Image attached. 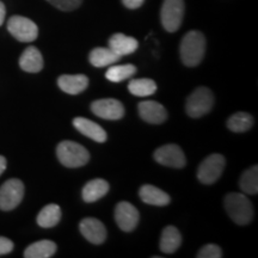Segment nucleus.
Returning a JSON list of instances; mask_svg holds the SVG:
<instances>
[{
	"label": "nucleus",
	"mask_w": 258,
	"mask_h": 258,
	"mask_svg": "<svg viewBox=\"0 0 258 258\" xmlns=\"http://www.w3.org/2000/svg\"><path fill=\"white\" fill-rule=\"evenodd\" d=\"M206 53V38L202 32L191 30L184 35L179 46L182 62L188 67L200 64Z\"/></svg>",
	"instance_id": "1"
},
{
	"label": "nucleus",
	"mask_w": 258,
	"mask_h": 258,
	"mask_svg": "<svg viewBox=\"0 0 258 258\" xmlns=\"http://www.w3.org/2000/svg\"><path fill=\"white\" fill-rule=\"evenodd\" d=\"M225 209L235 224L244 226L253 218V208L244 194L231 192L225 199Z\"/></svg>",
	"instance_id": "2"
},
{
	"label": "nucleus",
	"mask_w": 258,
	"mask_h": 258,
	"mask_svg": "<svg viewBox=\"0 0 258 258\" xmlns=\"http://www.w3.org/2000/svg\"><path fill=\"white\" fill-rule=\"evenodd\" d=\"M56 156L60 163L66 167L84 166L90 160V153L85 147L69 140L57 145Z\"/></svg>",
	"instance_id": "3"
},
{
	"label": "nucleus",
	"mask_w": 258,
	"mask_h": 258,
	"mask_svg": "<svg viewBox=\"0 0 258 258\" xmlns=\"http://www.w3.org/2000/svg\"><path fill=\"white\" fill-rule=\"evenodd\" d=\"M214 105V95L207 88H198L188 97L185 110L190 117L199 118L208 114Z\"/></svg>",
	"instance_id": "4"
},
{
	"label": "nucleus",
	"mask_w": 258,
	"mask_h": 258,
	"mask_svg": "<svg viewBox=\"0 0 258 258\" xmlns=\"http://www.w3.org/2000/svg\"><path fill=\"white\" fill-rule=\"evenodd\" d=\"M184 0H164L160 11L161 24L169 32H175L180 28L184 17Z\"/></svg>",
	"instance_id": "5"
},
{
	"label": "nucleus",
	"mask_w": 258,
	"mask_h": 258,
	"mask_svg": "<svg viewBox=\"0 0 258 258\" xmlns=\"http://www.w3.org/2000/svg\"><path fill=\"white\" fill-rule=\"evenodd\" d=\"M24 196V184L22 180L12 178L0 186V209L12 211L22 202Z\"/></svg>",
	"instance_id": "6"
},
{
	"label": "nucleus",
	"mask_w": 258,
	"mask_h": 258,
	"mask_svg": "<svg viewBox=\"0 0 258 258\" xmlns=\"http://www.w3.org/2000/svg\"><path fill=\"white\" fill-rule=\"evenodd\" d=\"M226 160L221 154H211L202 161L198 170V178L203 184H213L220 178Z\"/></svg>",
	"instance_id": "7"
},
{
	"label": "nucleus",
	"mask_w": 258,
	"mask_h": 258,
	"mask_svg": "<svg viewBox=\"0 0 258 258\" xmlns=\"http://www.w3.org/2000/svg\"><path fill=\"white\" fill-rule=\"evenodd\" d=\"M8 30L19 42H32L38 36L37 25L27 17L14 16L9 19Z\"/></svg>",
	"instance_id": "8"
},
{
	"label": "nucleus",
	"mask_w": 258,
	"mask_h": 258,
	"mask_svg": "<svg viewBox=\"0 0 258 258\" xmlns=\"http://www.w3.org/2000/svg\"><path fill=\"white\" fill-rule=\"evenodd\" d=\"M154 159L161 165L176 167V169H182L186 164L182 148L173 144L164 145V146L157 148V151L154 152Z\"/></svg>",
	"instance_id": "9"
},
{
	"label": "nucleus",
	"mask_w": 258,
	"mask_h": 258,
	"mask_svg": "<svg viewBox=\"0 0 258 258\" xmlns=\"http://www.w3.org/2000/svg\"><path fill=\"white\" fill-rule=\"evenodd\" d=\"M93 114L104 120H120L124 115L122 103L114 98H105L95 101L91 104Z\"/></svg>",
	"instance_id": "10"
},
{
	"label": "nucleus",
	"mask_w": 258,
	"mask_h": 258,
	"mask_svg": "<svg viewBox=\"0 0 258 258\" xmlns=\"http://www.w3.org/2000/svg\"><path fill=\"white\" fill-rule=\"evenodd\" d=\"M115 219L117 222L118 227L124 232H131L137 227L139 224L138 209L129 202H120L116 206L115 209Z\"/></svg>",
	"instance_id": "11"
},
{
	"label": "nucleus",
	"mask_w": 258,
	"mask_h": 258,
	"mask_svg": "<svg viewBox=\"0 0 258 258\" xmlns=\"http://www.w3.org/2000/svg\"><path fill=\"white\" fill-rule=\"evenodd\" d=\"M79 230L84 237L92 244H102L106 239L105 226L98 219H83L79 224Z\"/></svg>",
	"instance_id": "12"
},
{
	"label": "nucleus",
	"mask_w": 258,
	"mask_h": 258,
	"mask_svg": "<svg viewBox=\"0 0 258 258\" xmlns=\"http://www.w3.org/2000/svg\"><path fill=\"white\" fill-rule=\"evenodd\" d=\"M139 115L144 121L152 124L163 123L167 118V111L160 103L156 101L141 102L138 106Z\"/></svg>",
	"instance_id": "13"
},
{
	"label": "nucleus",
	"mask_w": 258,
	"mask_h": 258,
	"mask_svg": "<svg viewBox=\"0 0 258 258\" xmlns=\"http://www.w3.org/2000/svg\"><path fill=\"white\" fill-rule=\"evenodd\" d=\"M57 85L63 92L69 95H78L85 91L89 86V78L84 74H64L57 79Z\"/></svg>",
	"instance_id": "14"
},
{
	"label": "nucleus",
	"mask_w": 258,
	"mask_h": 258,
	"mask_svg": "<svg viewBox=\"0 0 258 258\" xmlns=\"http://www.w3.org/2000/svg\"><path fill=\"white\" fill-rule=\"evenodd\" d=\"M73 125L76 127V129H78L83 135L92 139L93 141H97V143H104L106 140V133L104 129L91 120H88V118L85 117H76L73 120Z\"/></svg>",
	"instance_id": "15"
},
{
	"label": "nucleus",
	"mask_w": 258,
	"mask_h": 258,
	"mask_svg": "<svg viewBox=\"0 0 258 258\" xmlns=\"http://www.w3.org/2000/svg\"><path fill=\"white\" fill-rule=\"evenodd\" d=\"M138 47L139 42L134 37L125 36L121 32L114 34L109 40V48L120 56L134 53L138 49Z\"/></svg>",
	"instance_id": "16"
},
{
	"label": "nucleus",
	"mask_w": 258,
	"mask_h": 258,
	"mask_svg": "<svg viewBox=\"0 0 258 258\" xmlns=\"http://www.w3.org/2000/svg\"><path fill=\"white\" fill-rule=\"evenodd\" d=\"M21 69L29 73H37L43 69V57L36 47H28L19 59Z\"/></svg>",
	"instance_id": "17"
},
{
	"label": "nucleus",
	"mask_w": 258,
	"mask_h": 258,
	"mask_svg": "<svg viewBox=\"0 0 258 258\" xmlns=\"http://www.w3.org/2000/svg\"><path fill=\"white\" fill-rule=\"evenodd\" d=\"M139 195H140V199L145 203H148V205L163 207V206L170 203V196L165 191L151 184H145L141 186Z\"/></svg>",
	"instance_id": "18"
},
{
	"label": "nucleus",
	"mask_w": 258,
	"mask_h": 258,
	"mask_svg": "<svg viewBox=\"0 0 258 258\" xmlns=\"http://www.w3.org/2000/svg\"><path fill=\"white\" fill-rule=\"evenodd\" d=\"M109 191V183L104 179L96 178L86 183L83 189V200L85 202L91 203L98 201Z\"/></svg>",
	"instance_id": "19"
},
{
	"label": "nucleus",
	"mask_w": 258,
	"mask_h": 258,
	"mask_svg": "<svg viewBox=\"0 0 258 258\" xmlns=\"http://www.w3.org/2000/svg\"><path fill=\"white\" fill-rule=\"evenodd\" d=\"M182 244V237L175 226H167L164 228L160 237V250L164 253H173Z\"/></svg>",
	"instance_id": "20"
},
{
	"label": "nucleus",
	"mask_w": 258,
	"mask_h": 258,
	"mask_svg": "<svg viewBox=\"0 0 258 258\" xmlns=\"http://www.w3.org/2000/svg\"><path fill=\"white\" fill-rule=\"evenodd\" d=\"M56 244L51 240H40L29 245L24 251L25 258H49L54 256Z\"/></svg>",
	"instance_id": "21"
},
{
	"label": "nucleus",
	"mask_w": 258,
	"mask_h": 258,
	"mask_svg": "<svg viewBox=\"0 0 258 258\" xmlns=\"http://www.w3.org/2000/svg\"><path fill=\"white\" fill-rule=\"evenodd\" d=\"M90 62L95 67H105L117 62L121 59L120 55L112 51L110 48H95L90 53Z\"/></svg>",
	"instance_id": "22"
},
{
	"label": "nucleus",
	"mask_w": 258,
	"mask_h": 258,
	"mask_svg": "<svg viewBox=\"0 0 258 258\" xmlns=\"http://www.w3.org/2000/svg\"><path fill=\"white\" fill-rule=\"evenodd\" d=\"M61 220V209L55 203L47 205L37 215V224L43 228L54 227Z\"/></svg>",
	"instance_id": "23"
},
{
	"label": "nucleus",
	"mask_w": 258,
	"mask_h": 258,
	"mask_svg": "<svg viewBox=\"0 0 258 258\" xmlns=\"http://www.w3.org/2000/svg\"><path fill=\"white\" fill-rule=\"evenodd\" d=\"M253 125V117L244 111L235 112L227 120V127L234 133H244Z\"/></svg>",
	"instance_id": "24"
},
{
	"label": "nucleus",
	"mask_w": 258,
	"mask_h": 258,
	"mask_svg": "<svg viewBox=\"0 0 258 258\" xmlns=\"http://www.w3.org/2000/svg\"><path fill=\"white\" fill-rule=\"evenodd\" d=\"M129 92L138 97H147L157 91V84L152 79H133L128 84Z\"/></svg>",
	"instance_id": "25"
},
{
	"label": "nucleus",
	"mask_w": 258,
	"mask_h": 258,
	"mask_svg": "<svg viewBox=\"0 0 258 258\" xmlns=\"http://www.w3.org/2000/svg\"><path fill=\"white\" fill-rule=\"evenodd\" d=\"M135 73H137V67L134 64H118V66H111L106 71L105 78L112 83H120L133 77Z\"/></svg>",
	"instance_id": "26"
},
{
	"label": "nucleus",
	"mask_w": 258,
	"mask_h": 258,
	"mask_svg": "<svg viewBox=\"0 0 258 258\" xmlns=\"http://www.w3.org/2000/svg\"><path fill=\"white\" fill-rule=\"evenodd\" d=\"M240 189L245 194L254 195L258 192V167L257 165L251 166L250 169L244 171L239 180Z\"/></svg>",
	"instance_id": "27"
},
{
	"label": "nucleus",
	"mask_w": 258,
	"mask_h": 258,
	"mask_svg": "<svg viewBox=\"0 0 258 258\" xmlns=\"http://www.w3.org/2000/svg\"><path fill=\"white\" fill-rule=\"evenodd\" d=\"M222 257V251L218 245L207 244L201 247L198 253V258H220Z\"/></svg>",
	"instance_id": "28"
},
{
	"label": "nucleus",
	"mask_w": 258,
	"mask_h": 258,
	"mask_svg": "<svg viewBox=\"0 0 258 258\" xmlns=\"http://www.w3.org/2000/svg\"><path fill=\"white\" fill-rule=\"evenodd\" d=\"M47 2L61 11H73L79 8L83 0H47Z\"/></svg>",
	"instance_id": "29"
},
{
	"label": "nucleus",
	"mask_w": 258,
	"mask_h": 258,
	"mask_svg": "<svg viewBox=\"0 0 258 258\" xmlns=\"http://www.w3.org/2000/svg\"><path fill=\"white\" fill-rule=\"evenodd\" d=\"M14 250V243L5 237H0V256L8 254Z\"/></svg>",
	"instance_id": "30"
},
{
	"label": "nucleus",
	"mask_w": 258,
	"mask_h": 258,
	"mask_svg": "<svg viewBox=\"0 0 258 258\" xmlns=\"http://www.w3.org/2000/svg\"><path fill=\"white\" fill-rule=\"evenodd\" d=\"M145 0H122V3H123V5L125 8L131 9V10H135V9H139L141 5L144 4Z\"/></svg>",
	"instance_id": "31"
},
{
	"label": "nucleus",
	"mask_w": 258,
	"mask_h": 258,
	"mask_svg": "<svg viewBox=\"0 0 258 258\" xmlns=\"http://www.w3.org/2000/svg\"><path fill=\"white\" fill-rule=\"evenodd\" d=\"M5 15H6V9L5 5L0 2V25L4 23L5 21Z\"/></svg>",
	"instance_id": "32"
},
{
	"label": "nucleus",
	"mask_w": 258,
	"mask_h": 258,
	"mask_svg": "<svg viewBox=\"0 0 258 258\" xmlns=\"http://www.w3.org/2000/svg\"><path fill=\"white\" fill-rule=\"evenodd\" d=\"M6 170V159L3 156H0V175Z\"/></svg>",
	"instance_id": "33"
}]
</instances>
